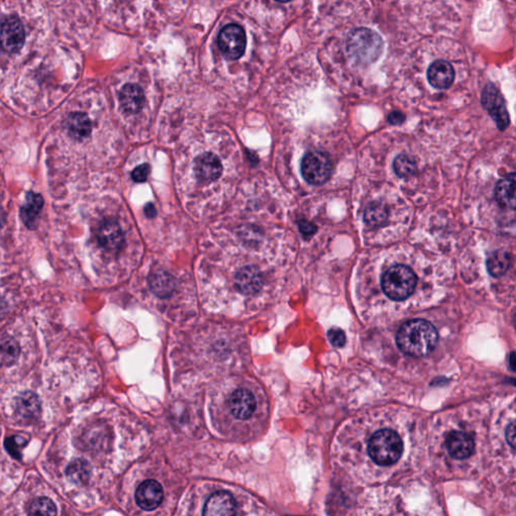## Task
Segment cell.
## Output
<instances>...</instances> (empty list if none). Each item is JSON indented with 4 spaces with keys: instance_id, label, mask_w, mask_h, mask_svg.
Listing matches in <instances>:
<instances>
[{
    "instance_id": "10",
    "label": "cell",
    "mask_w": 516,
    "mask_h": 516,
    "mask_svg": "<svg viewBox=\"0 0 516 516\" xmlns=\"http://www.w3.org/2000/svg\"><path fill=\"white\" fill-rule=\"evenodd\" d=\"M164 499L163 487L156 480H147L138 486L135 492L136 503L144 510L158 508Z\"/></svg>"
},
{
    "instance_id": "30",
    "label": "cell",
    "mask_w": 516,
    "mask_h": 516,
    "mask_svg": "<svg viewBox=\"0 0 516 516\" xmlns=\"http://www.w3.org/2000/svg\"><path fill=\"white\" fill-rule=\"evenodd\" d=\"M328 339L335 347H343L346 343V335L339 328H333L328 332Z\"/></svg>"
},
{
    "instance_id": "37",
    "label": "cell",
    "mask_w": 516,
    "mask_h": 516,
    "mask_svg": "<svg viewBox=\"0 0 516 516\" xmlns=\"http://www.w3.org/2000/svg\"><path fill=\"white\" fill-rule=\"evenodd\" d=\"M515 328H516V315H515Z\"/></svg>"
},
{
    "instance_id": "15",
    "label": "cell",
    "mask_w": 516,
    "mask_h": 516,
    "mask_svg": "<svg viewBox=\"0 0 516 516\" xmlns=\"http://www.w3.org/2000/svg\"><path fill=\"white\" fill-rule=\"evenodd\" d=\"M428 83L435 89H449L455 80V70L450 63L438 60L428 69Z\"/></svg>"
},
{
    "instance_id": "5",
    "label": "cell",
    "mask_w": 516,
    "mask_h": 516,
    "mask_svg": "<svg viewBox=\"0 0 516 516\" xmlns=\"http://www.w3.org/2000/svg\"><path fill=\"white\" fill-rule=\"evenodd\" d=\"M333 169L332 160L323 151H310L301 160V175L314 186H321L327 183L332 176Z\"/></svg>"
},
{
    "instance_id": "27",
    "label": "cell",
    "mask_w": 516,
    "mask_h": 516,
    "mask_svg": "<svg viewBox=\"0 0 516 516\" xmlns=\"http://www.w3.org/2000/svg\"><path fill=\"white\" fill-rule=\"evenodd\" d=\"M57 507L48 497L35 498L28 508V516H57Z\"/></svg>"
},
{
    "instance_id": "9",
    "label": "cell",
    "mask_w": 516,
    "mask_h": 516,
    "mask_svg": "<svg viewBox=\"0 0 516 516\" xmlns=\"http://www.w3.org/2000/svg\"><path fill=\"white\" fill-rule=\"evenodd\" d=\"M97 240L107 251L117 252L124 247V233L116 221L106 219L98 227Z\"/></svg>"
},
{
    "instance_id": "20",
    "label": "cell",
    "mask_w": 516,
    "mask_h": 516,
    "mask_svg": "<svg viewBox=\"0 0 516 516\" xmlns=\"http://www.w3.org/2000/svg\"><path fill=\"white\" fill-rule=\"evenodd\" d=\"M236 287L244 294H256L263 288V276L254 267L240 270L235 278Z\"/></svg>"
},
{
    "instance_id": "3",
    "label": "cell",
    "mask_w": 516,
    "mask_h": 516,
    "mask_svg": "<svg viewBox=\"0 0 516 516\" xmlns=\"http://www.w3.org/2000/svg\"><path fill=\"white\" fill-rule=\"evenodd\" d=\"M417 278L410 267L403 265H393L384 272L381 287L384 294L395 301H406L417 288Z\"/></svg>"
},
{
    "instance_id": "25",
    "label": "cell",
    "mask_w": 516,
    "mask_h": 516,
    "mask_svg": "<svg viewBox=\"0 0 516 516\" xmlns=\"http://www.w3.org/2000/svg\"><path fill=\"white\" fill-rule=\"evenodd\" d=\"M66 473L74 483L84 484L90 476V466L84 459H76L69 465Z\"/></svg>"
},
{
    "instance_id": "36",
    "label": "cell",
    "mask_w": 516,
    "mask_h": 516,
    "mask_svg": "<svg viewBox=\"0 0 516 516\" xmlns=\"http://www.w3.org/2000/svg\"><path fill=\"white\" fill-rule=\"evenodd\" d=\"M509 365H510L511 369L516 372V353H511L509 356Z\"/></svg>"
},
{
    "instance_id": "29",
    "label": "cell",
    "mask_w": 516,
    "mask_h": 516,
    "mask_svg": "<svg viewBox=\"0 0 516 516\" xmlns=\"http://www.w3.org/2000/svg\"><path fill=\"white\" fill-rule=\"evenodd\" d=\"M26 444H28V440L24 439V437L13 435L6 440L4 447L13 458L19 460L22 459V449L24 448Z\"/></svg>"
},
{
    "instance_id": "23",
    "label": "cell",
    "mask_w": 516,
    "mask_h": 516,
    "mask_svg": "<svg viewBox=\"0 0 516 516\" xmlns=\"http://www.w3.org/2000/svg\"><path fill=\"white\" fill-rule=\"evenodd\" d=\"M487 269L494 278H500L510 267L509 254L504 250H496L487 258Z\"/></svg>"
},
{
    "instance_id": "14",
    "label": "cell",
    "mask_w": 516,
    "mask_h": 516,
    "mask_svg": "<svg viewBox=\"0 0 516 516\" xmlns=\"http://www.w3.org/2000/svg\"><path fill=\"white\" fill-rule=\"evenodd\" d=\"M446 447L453 458L463 460L470 457L474 452L475 442L470 435L455 431L447 437Z\"/></svg>"
},
{
    "instance_id": "6",
    "label": "cell",
    "mask_w": 516,
    "mask_h": 516,
    "mask_svg": "<svg viewBox=\"0 0 516 516\" xmlns=\"http://www.w3.org/2000/svg\"><path fill=\"white\" fill-rule=\"evenodd\" d=\"M247 44L245 31L238 24H228L219 33V49L227 59L238 60L242 57Z\"/></svg>"
},
{
    "instance_id": "2",
    "label": "cell",
    "mask_w": 516,
    "mask_h": 516,
    "mask_svg": "<svg viewBox=\"0 0 516 516\" xmlns=\"http://www.w3.org/2000/svg\"><path fill=\"white\" fill-rule=\"evenodd\" d=\"M347 51L357 63L372 64L381 57L383 41L378 33L370 28H355L348 35Z\"/></svg>"
},
{
    "instance_id": "24",
    "label": "cell",
    "mask_w": 516,
    "mask_h": 516,
    "mask_svg": "<svg viewBox=\"0 0 516 516\" xmlns=\"http://www.w3.org/2000/svg\"><path fill=\"white\" fill-rule=\"evenodd\" d=\"M363 218L366 224L370 227L383 226L388 220V208L382 203H372L366 208Z\"/></svg>"
},
{
    "instance_id": "11",
    "label": "cell",
    "mask_w": 516,
    "mask_h": 516,
    "mask_svg": "<svg viewBox=\"0 0 516 516\" xmlns=\"http://www.w3.org/2000/svg\"><path fill=\"white\" fill-rule=\"evenodd\" d=\"M236 502L226 491H219L210 496L203 510V516H235Z\"/></svg>"
},
{
    "instance_id": "13",
    "label": "cell",
    "mask_w": 516,
    "mask_h": 516,
    "mask_svg": "<svg viewBox=\"0 0 516 516\" xmlns=\"http://www.w3.org/2000/svg\"><path fill=\"white\" fill-rule=\"evenodd\" d=\"M223 167L217 156L206 153L195 160L197 178L202 182H214L222 175Z\"/></svg>"
},
{
    "instance_id": "18",
    "label": "cell",
    "mask_w": 516,
    "mask_h": 516,
    "mask_svg": "<svg viewBox=\"0 0 516 516\" xmlns=\"http://www.w3.org/2000/svg\"><path fill=\"white\" fill-rule=\"evenodd\" d=\"M44 206V199L40 194L28 192L26 197V203L21 209L22 222L30 229H35L38 225L40 214Z\"/></svg>"
},
{
    "instance_id": "34",
    "label": "cell",
    "mask_w": 516,
    "mask_h": 516,
    "mask_svg": "<svg viewBox=\"0 0 516 516\" xmlns=\"http://www.w3.org/2000/svg\"><path fill=\"white\" fill-rule=\"evenodd\" d=\"M404 119H406V116L399 111H393L388 116V122L394 125L403 124Z\"/></svg>"
},
{
    "instance_id": "16",
    "label": "cell",
    "mask_w": 516,
    "mask_h": 516,
    "mask_svg": "<svg viewBox=\"0 0 516 516\" xmlns=\"http://www.w3.org/2000/svg\"><path fill=\"white\" fill-rule=\"evenodd\" d=\"M495 199L500 207L516 210V173L509 174L497 183Z\"/></svg>"
},
{
    "instance_id": "31",
    "label": "cell",
    "mask_w": 516,
    "mask_h": 516,
    "mask_svg": "<svg viewBox=\"0 0 516 516\" xmlns=\"http://www.w3.org/2000/svg\"><path fill=\"white\" fill-rule=\"evenodd\" d=\"M149 173H151V167L147 164H144L135 167L131 176H133L135 182L144 183L147 180Z\"/></svg>"
},
{
    "instance_id": "1",
    "label": "cell",
    "mask_w": 516,
    "mask_h": 516,
    "mask_svg": "<svg viewBox=\"0 0 516 516\" xmlns=\"http://www.w3.org/2000/svg\"><path fill=\"white\" fill-rule=\"evenodd\" d=\"M439 335L434 325L426 320L406 322L397 335V343L404 354L424 357L434 350Z\"/></svg>"
},
{
    "instance_id": "21",
    "label": "cell",
    "mask_w": 516,
    "mask_h": 516,
    "mask_svg": "<svg viewBox=\"0 0 516 516\" xmlns=\"http://www.w3.org/2000/svg\"><path fill=\"white\" fill-rule=\"evenodd\" d=\"M67 129L76 140H83L90 135L92 124L86 114L75 113L71 114L67 119Z\"/></svg>"
},
{
    "instance_id": "12",
    "label": "cell",
    "mask_w": 516,
    "mask_h": 516,
    "mask_svg": "<svg viewBox=\"0 0 516 516\" xmlns=\"http://www.w3.org/2000/svg\"><path fill=\"white\" fill-rule=\"evenodd\" d=\"M229 408L236 419H249L256 408V397L249 390L240 388L235 390L230 397Z\"/></svg>"
},
{
    "instance_id": "26",
    "label": "cell",
    "mask_w": 516,
    "mask_h": 516,
    "mask_svg": "<svg viewBox=\"0 0 516 516\" xmlns=\"http://www.w3.org/2000/svg\"><path fill=\"white\" fill-rule=\"evenodd\" d=\"M21 354L19 343L11 337H3L1 340L2 365L10 366L15 364Z\"/></svg>"
},
{
    "instance_id": "32",
    "label": "cell",
    "mask_w": 516,
    "mask_h": 516,
    "mask_svg": "<svg viewBox=\"0 0 516 516\" xmlns=\"http://www.w3.org/2000/svg\"><path fill=\"white\" fill-rule=\"evenodd\" d=\"M299 231L301 232L303 236L306 238H310V236L314 235L317 231L316 225L313 224L312 222H309L307 220H301L299 222Z\"/></svg>"
},
{
    "instance_id": "19",
    "label": "cell",
    "mask_w": 516,
    "mask_h": 516,
    "mask_svg": "<svg viewBox=\"0 0 516 516\" xmlns=\"http://www.w3.org/2000/svg\"><path fill=\"white\" fill-rule=\"evenodd\" d=\"M120 103L127 113L135 114L144 105V93L142 87L136 84H126L120 92Z\"/></svg>"
},
{
    "instance_id": "8",
    "label": "cell",
    "mask_w": 516,
    "mask_h": 516,
    "mask_svg": "<svg viewBox=\"0 0 516 516\" xmlns=\"http://www.w3.org/2000/svg\"><path fill=\"white\" fill-rule=\"evenodd\" d=\"M24 30L22 22L15 15L4 17L1 26V41L4 50L17 53L24 44Z\"/></svg>"
},
{
    "instance_id": "17",
    "label": "cell",
    "mask_w": 516,
    "mask_h": 516,
    "mask_svg": "<svg viewBox=\"0 0 516 516\" xmlns=\"http://www.w3.org/2000/svg\"><path fill=\"white\" fill-rule=\"evenodd\" d=\"M15 412L24 421H33L41 413L39 397L33 392L21 393L15 399Z\"/></svg>"
},
{
    "instance_id": "35",
    "label": "cell",
    "mask_w": 516,
    "mask_h": 516,
    "mask_svg": "<svg viewBox=\"0 0 516 516\" xmlns=\"http://www.w3.org/2000/svg\"><path fill=\"white\" fill-rule=\"evenodd\" d=\"M144 212L145 215L149 218L155 217L156 214V208L153 204H147L144 208Z\"/></svg>"
},
{
    "instance_id": "22",
    "label": "cell",
    "mask_w": 516,
    "mask_h": 516,
    "mask_svg": "<svg viewBox=\"0 0 516 516\" xmlns=\"http://www.w3.org/2000/svg\"><path fill=\"white\" fill-rule=\"evenodd\" d=\"M151 292L160 298H167L176 289L175 278L165 272H158L149 279Z\"/></svg>"
},
{
    "instance_id": "4",
    "label": "cell",
    "mask_w": 516,
    "mask_h": 516,
    "mask_svg": "<svg viewBox=\"0 0 516 516\" xmlns=\"http://www.w3.org/2000/svg\"><path fill=\"white\" fill-rule=\"evenodd\" d=\"M403 444L401 437L392 430H381L373 435L368 444V453L375 463L390 466L401 457Z\"/></svg>"
},
{
    "instance_id": "33",
    "label": "cell",
    "mask_w": 516,
    "mask_h": 516,
    "mask_svg": "<svg viewBox=\"0 0 516 516\" xmlns=\"http://www.w3.org/2000/svg\"><path fill=\"white\" fill-rule=\"evenodd\" d=\"M506 439L509 446L516 450V421L507 426Z\"/></svg>"
},
{
    "instance_id": "7",
    "label": "cell",
    "mask_w": 516,
    "mask_h": 516,
    "mask_svg": "<svg viewBox=\"0 0 516 516\" xmlns=\"http://www.w3.org/2000/svg\"><path fill=\"white\" fill-rule=\"evenodd\" d=\"M481 101L484 108L496 122L498 128L500 131H506L509 125L508 111L506 109V100L495 85L491 83L486 85L482 92Z\"/></svg>"
},
{
    "instance_id": "28",
    "label": "cell",
    "mask_w": 516,
    "mask_h": 516,
    "mask_svg": "<svg viewBox=\"0 0 516 516\" xmlns=\"http://www.w3.org/2000/svg\"><path fill=\"white\" fill-rule=\"evenodd\" d=\"M393 171L399 178H410L417 171V162L410 156H397L393 162Z\"/></svg>"
}]
</instances>
